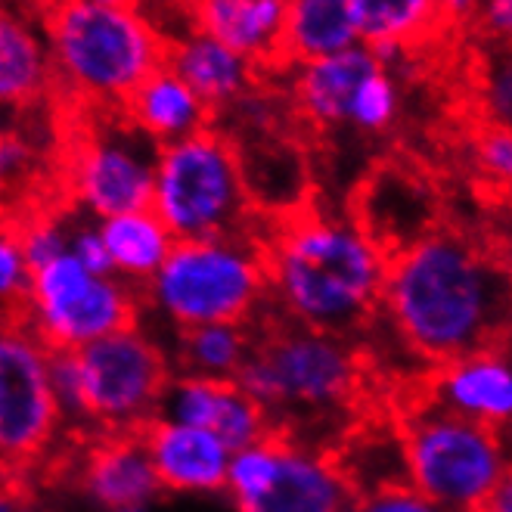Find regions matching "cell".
I'll return each instance as SVG.
<instances>
[{"mask_svg": "<svg viewBox=\"0 0 512 512\" xmlns=\"http://www.w3.org/2000/svg\"><path fill=\"white\" fill-rule=\"evenodd\" d=\"M47 373H50V388H53L59 416H63V426L84 423V419H81V382H78L75 351H50Z\"/></svg>", "mask_w": 512, "mask_h": 512, "instance_id": "4dcf8cb0", "label": "cell"}, {"mask_svg": "<svg viewBox=\"0 0 512 512\" xmlns=\"http://www.w3.org/2000/svg\"><path fill=\"white\" fill-rule=\"evenodd\" d=\"M385 72L370 47L354 44L342 53L320 56L311 63H298L292 78V100L301 118L314 128L348 125V106L354 90L370 75Z\"/></svg>", "mask_w": 512, "mask_h": 512, "instance_id": "ac0fdd59", "label": "cell"}, {"mask_svg": "<svg viewBox=\"0 0 512 512\" xmlns=\"http://www.w3.org/2000/svg\"><path fill=\"white\" fill-rule=\"evenodd\" d=\"M0 224H7V212H4V208H0Z\"/></svg>", "mask_w": 512, "mask_h": 512, "instance_id": "b9f144b4", "label": "cell"}, {"mask_svg": "<svg viewBox=\"0 0 512 512\" xmlns=\"http://www.w3.org/2000/svg\"><path fill=\"white\" fill-rule=\"evenodd\" d=\"M354 503L357 497L339 463L283 432L274 485L243 512H351Z\"/></svg>", "mask_w": 512, "mask_h": 512, "instance_id": "2e32d148", "label": "cell"}, {"mask_svg": "<svg viewBox=\"0 0 512 512\" xmlns=\"http://www.w3.org/2000/svg\"><path fill=\"white\" fill-rule=\"evenodd\" d=\"M53 84L44 28L25 10L0 4V109L28 106Z\"/></svg>", "mask_w": 512, "mask_h": 512, "instance_id": "44dd1931", "label": "cell"}, {"mask_svg": "<svg viewBox=\"0 0 512 512\" xmlns=\"http://www.w3.org/2000/svg\"><path fill=\"white\" fill-rule=\"evenodd\" d=\"M159 419L180 426H196L221 438L230 450L261 441L277 426L270 423L267 410L249 398L236 379H205L174 373L159 401Z\"/></svg>", "mask_w": 512, "mask_h": 512, "instance_id": "7c38bea8", "label": "cell"}, {"mask_svg": "<svg viewBox=\"0 0 512 512\" xmlns=\"http://www.w3.org/2000/svg\"><path fill=\"white\" fill-rule=\"evenodd\" d=\"M485 103H488L491 122L500 128H509V118H512V69H509V63L488 75Z\"/></svg>", "mask_w": 512, "mask_h": 512, "instance_id": "e575fe53", "label": "cell"}, {"mask_svg": "<svg viewBox=\"0 0 512 512\" xmlns=\"http://www.w3.org/2000/svg\"><path fill=\"white\" fill-rule=\"evenodd\" d=\"M401 342L432 364L497 348L509 323V274L454 230H429L388 255L382 301Z\"/></svg>", "mask_w": 512, "mask_h": 512, "instance_id": "6da1fadb", "label": "cell"}, {"mask_svg": "<svg viewBox=\"0 0 512 512\" xmlns=\"http://www.w3.org/2000/svg\"><path fill=\"white\" fill-rule=\"evenodd\" d=\"M16 227L22 255L28 261V267L38 270L50 261H56L59 255L69 252V227L53 218V215H32L22 221H10Z\"/></svg>", "mask_w": 512, "mask_h": 512, "instance_id": "f1b7e54d", "label": "cell"}, {"mask_svg": "<svg viewBox=\"0 0 512 512\" xmlns=\"http://www.w3.org/2000/svg\"><path fill=\"white\" fill-rule=\"evenodd\" d=\"M280 444H283V432L274 429L261 441L246 444L230 454L224 494L233 500L236 512H243L252 503H258L270 491V485H274L277 469H280Z\"/></svg>", "mask_w": 512, "mask_h": 512, "instance_id": "484cf974", "label": "cell"}, {"mask_svg": "<svg viewBox=\"0 0 512 512\" xmlns=\"http://www.w3.org/2000/svg\"><path fill=\"white\" fill-rule=\"evenodd\" d=\"M28 283H32V267L22 255L16 227L7 221L0 224V323L22 320Z\"/></svg>", "mask_w": 512, "mask_h": 512, "instance_id": "83f0119b", "label": "cell"}, {"mask_svg": "<svg viewBox=\"0 0 512 512\" xmlns=\"http://www.w3.org/2000/svg\"><path fill=\"white\" fill-rule=\"evenodd\" d=\"M143 298L177 329L249 323L267 301L261 239L246 233L174 243Z\"/></svg>", "mask_w": 512, "mask_h": 512, "instance_id": "8992f818", "label": "cell"}, {"mask_svg": "<svg viewBox=\"0 0 512 512\" xmlns=\"http://www.w3.org/2000/svg\"><path fill=\"white\" fill-rule=\"evenodd\" d=\"M122 115L134 131L156 146H168L212 128V109L165 66L134 87V94L122 103Z\"/></svg>", "mask_w": 512, "mask_h": 512, "instance_id": "ffe728a7", "label": "cell"}, {"mask_svg": "<svg viewBox=\"0 0 512 512\" xmlns=\"http://www.w3.org/2000/svg\"><path fill=\"white\" fill-rule=\"evenodd\" d=\"M140 289L118 277H94L66 252L32 270L22 323L47 351H81L118 329L137 326Z\"/></svg>", "mask_w": 512, "mask_h": 512, "instance_id": "9c48e42d", "label": "cell"}, {"mask_svg": "<svg viewBox=\"0 0 512 512\" xmlns=\"http://www.w3.org/2000/svg\"><path fill=\"white\" fill-rule=\"evenodd\" d=\"M41 28L53 81L75 100L122 106L134 87L165 63V38L137 4L50 0Z\"/></svg>", "mask_w": 512, "mask_h": 512, "instance_id": "3957f363", "label": "cell"}, {"mask_svg": "<svg viewBox=\"0 0 512 512\" xmlns=\"http://www.w3.org/2000/svg\"><path fill=\"white\" fill-rule=\"evenodd\" d=\"M255 333L249 323H208L180 329L177 342V373L205 379H236L246 364Z\"/></svg>", "mask_w": 512, "mask_h": 512, "instance_id": "d4e9b609", "label": "cell"}, {"mask_svg": "<svg viewBox=\"0 0 512 512\" xmlns=\"http://www.w3.org/2000/svg\"><path fill=\"white\" fill-rule=\"evenodd\" d=\"M156 143L125 128H100L75 140L66 187L72 202L90 218H112L125 212H140L153 202V171Z\"/></svg>", "mask_w": 512, "mask_h": 512, "instance_id": "8fae6325", "label": "cell"}, {"mask_svg": "<svg viewBox=\"0 0 512 512\" xmlns=\"http://www.w3.org/2000/svg\"><path fill=\"white\" fill-rule=\"evenodd\" d=\"M162 66L184 81L212 109V115L218 109L233 106L243 94H249L258 75V66L249 63L246 56L233 53L221 41L196 32V28L180 35L177 41H165Z\"/></svg>", "mask_w": 512, "mask_h": 512, "instance_id": "d6986e66", "label": "cell"}, {"mask_svg": "<svg viewBox=\"0 0 512 512\" xmlns=\"http://www.w3.org/2000/svg\"><path fill=\"white\" fill-rule=\"evenodd\" d=\"M193 28L246 56L258 69L280 66L286 0H187Z\"/></svg>", "mask_w": 512, "mask_h": 512, "instance_id": "e0dca14e", "label": "cell"}, {"mask_svg": "<svg viewBox=\"0 0 512 512\" xmlns=\"http://www.w3.org/2000/svg\"><path fill=\"white\" fill-rule=\"evenodd\" d=\"M69 255L94 277H112V264H109V252L103 246V236L97 230V224L81 221L75 227H69Z\"/></svg>", "mask_w": 512, "mask_h": 512, "instance_id": "836d02e7", "label": "cell"}, {"mask_svg": "<svg viewBox=\"0 0 512 512\" xmlns=\"http://www.w3.org/2000/svg\"><path fill=\"white\" fill-rule=\"evenodd\" d=\"M35 171H38L35 149L22 137L0 134V208H4L10 196L25 193V187L35 180Z\"/></svg>", "mask_w": 512, "mask_h": 512, "instance_id": "f546056e", "label": "cell"}, {"mask_svg": "<svg viewBox=\"0 0 512 512\" xmlns=\"http://www.w3.org/2000/svg\"><path fill=\"white\" fill-rule=\"evenodd\" d=\"M149 208L177 243L252 233L255 199L236 143L205 128L159 146Z\"/></svg>", "mask_w": 512, "mask_h": 512, "instance_id": "277c9868", "label": "cell"}, {"mask_svg": "<svg viewBox=\"0 0 512 512\" xmlns=\"http://www.w3.org/2000/svg\"><path fill=\"white\" fill-rule=\"evenodd\" d=\"M267 301L286 320L348 339L382 301L388 252L354 218L301 212L261 239Z\"/></svg>", "mask_w": 512, "mask_h": 512, "instance_id": "7a4b0ae2", "label": "cell"}, {"mask_svg": "<svg viewBox=\"0 0 512 512\" xmlns=\"http://www.w3.org/2000/svg\"><path fill=\"white\" fill-rule=\"evenodd\" d=\"M478 512H512V481H503V485L481 503Z\"/></svg>", "mask_w": 512, "mask_h": 512, "instance_id": "f35d334b", "label": "cell"}, {"mask_svg": "<svg viewBox=\"0 0 512 512\" xmlns=\"http://www.w3.org/2000/svg\"><path fill=\"white\" fill-rule=\"evenodd\" d=\"M149 463L168 494H224L233 450L212 432L153 419L140 429Z\"/></svg>", "mask_w": 512, "mask_h": 512, "instance_id": "5bb4252c", "label": "cell"}, {"mask_svg": "<svg viewBox=\"0 0 512 512\" xmlns=\"http://www.w3.org/2000/svg\"><path fill=\"white\" fill-rule=\"evenodd\" d=\"M97 230L109 252L112 277L125 280L134 289H143L156 277V270L165 264L177 243L168 227L153 215V208L103 218L97 221Z\"/></svg>", "mask_w": 512, "mask_h": 512, "instance_id": "7402d4cb", "label": "cell"}, {"mask_svg": "<svg viewBox=\"0 0 512 512\" xmlns=\"http://www.w3.org/2000/svg\"><path fill=\"white\" fill-rule=\"evenodd\" d=\"M401 106L398 84L391 72H376L354 90L348 106V125L360 134H382L391 128Z\"/></svg>", "mask_w": 512, "mask_h": 512, "instance_id": "4316f807", "label": "cell"}, {"mask_svg": "<svg viewBox=\"0 0 512 512\" xmlns=\"http://www.w3.org/2000/svg\"><path fill=\"white\" fill-rule=\"evenodd\" d=\"M357 41L364 47L395 44L416 50L444 32L435 0H348Z\"/></svg>", "mask_w": 512, "mask_h": 512, "instance_id": "cb8c5ba5", "label": "cell"}, {"mask_svg": "<svg viewBox=\"0 0 512 512\" xmlns=\"http://www.w3.org/2000/svg\"><path fill=\"white\" fill-rule=\"evenodd\" d=\"M475 162H478L481 171L494 180V184L506 187L509 177H512V137H509V128L491 125L485 134H481L478 143H475Z\"/></svg>", "mask_w": 512, "mask_h": 512, "instance_id": "d6a6232c", "label": "cell"}, {"mask_svg": "<svg viewBox=\"0 0 512 512\" xmlns=\"http://www.w3.org/2000/svg\"><path fill=\"white\" fill-rule=\"evenodd\" d=\"M351 512H444V509L426 500L419 491H413L407 481H395V485H385L379 491L357 497Z\"/></svg>", "mask_w": 512, "mask_h": 512, "instance_id": "1f68e13d", "label": "cell"}, {"mask_svg": "<svg viewBox=\"0 0 512 512\" xmlns=\"http://www.w3.org/2000/svg\"><path fill=\"white\" fill-rule=\"evenodd\" d=\"M435 4H438L441 19L447 25H460V22H469L478 13L481 0H435Z\"/></svg>", "mask_w": 512, "mask_h": 512, "instance_id": "74e56055", "label": "cell"}, {"mask_svg": "<svg viewBox=\"0 0 512 512\" xmlns=\"http://www.w3.org/2000/svg\"><path fill=\"white\" fill-rule=\"evenodd\" d=\"M0 512H28L25 475L0 466Z\"/></svg>", "mask_w": 512, "mask_h": 512, "instance_id": "8d00e7d4", "label": "cell"}, {"mask_svg": "<svg viewBox=\"0 0 512 512\" xmlns=\"http://www.w3.org/2000/svg\"><path fill=\"white\" fill-rule=\"evenodd\" d=\"M236 385L267 410L270 423L298 413L326 416L354 401L360 360L342 336L280 317V323H267L255 336Z\"/></svg>", "mask_w": 512, "mask_h": 512, "instance_id": "5b68a950", "label": "cell"}, {"mask_svg": "<svg viewBox=\"0 0 512 512\" xmlns=\"http://www.w3.org/2000/svg\"><path fill=\"white\" fill-rule=\"evenodd\" d=\"M360 44L348 0H286L280 63L298 66Z\"/></svg>", "mask_w": 512, "mask_h": 512, "instance_id": "603a6c76", "label": "cell"}, {"mask_svg": "<svg viewBox=\"0 0 512 512\" xmlns=\"http://www.w3.org/2000/svg\"><path fill=\"white\" fill-rule=\"evenodd\" d=\"M475 16L481 19L488 35L509 38V32H512V0H481Z\"/></svg>", "mask_w": 512, "mask_h": 512, "instance_id": "d590c367", "label": "cell"}, {"mask_svg": "<svg viewBox=\"0 0 512 512\" xmlns=\"http://www.w3.org/2000/svg\"><path fill=\"white\" fill-rule=\"evenodd\" d=\"M47 360L50 351L22 320L0 323V466L22 475L63 432Z\"/></svg>", "mask_w": 512, "mask_h": 512, "instance_id": "30bf717a", "label": "cell"}, {"mask_svg": "<svg viewBox=\"0 0 512 512\" xmlns=\"http://www.w3.org/2000/svg\"><path fill=\"white\" fill-rule=\"evenodd\" d=\"M84 4H97V7H131L137 0H84Z\"/></svg>", "mask_w": 512, "mask_h": 512, "instance_id": "ab89813d", "label": "cell"}, {"mask_svg": "<svg viewBox=\"0 0 512 512\" xmlns=\"http://www.w3.org/2000/svg\"><path fill=\"white\" fill-rule=\"evenodd\" d=\"M81 419L100 435L140 432L153 423L174 376L168 354L140 326L118 329L75 351Z\"/></svg>", "mask_w": 512, "mask_h": 512, "instance_id": "ba28073f", "label": "cell"}, {"mask_svg": "<svg viewBox=\"0 0 512 512\" xmlns=\"http://www.w3.org/2000/svg\"><path fill=\"white\" fill-rule=\"evenodd\" d=\"M426 398L447 413L500 429L512 419V364L503 348L472 351L432 370Z\"/></svg>", "mask_w": 512, "mask_h": 512, "instance_id": "4fadbf2b", "label": "cell"}, {"mask_svg": "<svg viewBox=\"0 0 512 512\" xmlns=\"http://www.w3.org/2000/svg\"><path fill=\"white\" fill-rule=\"evenodd\" d=\"M115 512H149V509H143V506H128V509H115Z\"/></svg>", "mask_w": 512, "mask_h": 512, "instance_id": "60d3db41", "label": "cell"}, {"mask_svg": "<svg viewBox=\"0 0 512 512\" xmlns=\"http://www.w3.org/2000/svg\"><path fill=\"white\" fill-rule=\"evenodd\" d=\"M398 441L404 481L444 512H478L509 481L500 429L447 413L426 395L404 413Z\"/></svg>", "mask_w": 512, "mask_h": 512, "instance_id": "52a82bcc", "label": "cell"}, {"mask_svg": "<svg viewBox=\"0 0 512 512\" xmlns=\"http://www.w3.org/2000/svg\"><path fill=\"white\" fill-rule=\"evenodd\" d=\"M78 485L103 512L128 506L149 509L165 494L140 432L100 435L81 460Z\"/></svg>", "mask_w": 512, "mask_h": 512, "instance_id": "9a60e30c", "label": "cell"}]
</instances>
